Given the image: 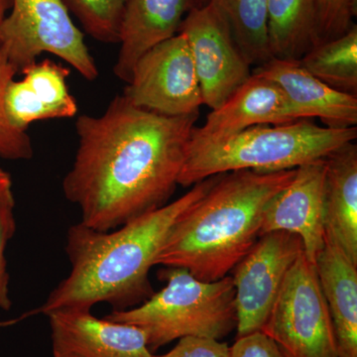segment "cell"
<instances>
[{"label":"cell","mask_w":357,"mask_h":357,"mask_svg":"<svg viewBox=\"0 0 357 357\" xmlns=\"http://www.w3.org/2000/svg\"><path fill=\"white\" fill-rule=\"evenodd\" d=\"M122 96L135 107L166 116L199 114L203 96L185 35L178 32L143 54Z\"/></svg>","instance_id":"obj_8"},{"label":"cell","mask_w":357,"mask_h":357,"mask_svg":"<svg viewBox=\"0 0 357 357\" xmlns=\"http://www.w3.org/2000/svg\"><path fill=\"white\" fill-rule=\"evenodd\" d=\"M326 158L298 167L290 184L267 204L260 229V236L273 231H287L299 236L305 255L312 263H316L326 246Z\"/></svg>","instance_id":"obj_12"},{"label":"cell","mask_w":357,"mask_h":357,"mask_svg":"<svg viewBox=\"0 0 357 357\" xmlns=\"http://www.w3.org/2000/svg\"><path fill=\"white\" fill-rule=\"evenodd\" d=\"M303 69L331 88L357 95V27L312 47L299 60Z\"/></svg>","instance_id":"obj_21"},{"label":"cell","mask_w":357,"mask_h":357,"mask_svg":"<svg viewBox=\"0 0 357 357\" xmlns=\"http://www.w3.org/2000/svg\"><path fill=\"white\" fill-rule=\"evenodd\" d=\"M14 208L15 201L13 188L0 191V309L3 311H9L13 307V301L9 296L10 276L7 270L6 250L17 227Z\"/></svg>","instance_id":"obj_25"},{"label":"cell","mask_w":357,"mask_h":357,"mask_svg":"<svg viewBox=\"0 0 357 357\" xmlns=\"http://www.w3.org/2000/svg\"><path fill=\"white\" fill-rule=\"evenodd\" d=\"M295 174L296 169L222 174L178 220L155 265L183 268L206 282L225 278L258 241L267 204Z\"/></svg>","instance_id":"obj_3"},{"label":"cell","mask_w":357,"mask_h":357,"mask_svg":"<svg viewBox=\"0 0 357 357\" xmlns=\"http://www.w3.org/2000/svg\"><path fill=\"white\" fill-rule=\"evenodd\" d=\"M356 138V126L323 128L310 119L252 126L220 139L191 136L178 185L191 187L213 176L236 171L293 170L326 158Z\"/></svg>","instance_id":"obj_4"},{"label":"cell","mask_w":357,"mask_h":357,"mask_svg":"<svg viewBox=\"0 0 357 357\" xmlns=\"http://www.w3.org/2000/svg\"><path fill=\"white\" fill-rule=\"evenodd\" d=\"M45 316L54 357H154L137 326L98 318L84 307H61Z\"/></svg>","instance_id":"obj_11"},{"label":"cell","mask_w":357,"mask_h":357,"mask_svg":"<svg viewBox=\"0 0 357 357\" xmlns=\"http://www.w3.org/2000/svg\"><path fill=\"white\" fill-rule=\"evenodd\" d=\"M13 188V180L10 174L0 168V191Z\"/></svg>","instance_id":"obj_28"},{"label":"cell","mask_w":357,"mask_h":357,"mask_svg":"<svg viewBox=\"0 0 357 357\" xmlns=\"http://www.w3.org/2000/svg\"><path fill=\"white\" fill-rule=\"evenodd\" d=\"M0 47L18 73L49 53L72 66L86 81L98 77L83 32L63 0H13L0 29Z\"/></svg>","instance_id":"obj_6"},{"label":"cell","mask_w":357,"mask_h":357,"mask_svg":"<svg viewBox=\"0 0 357 357\" xmlns=\"http://www.w3.org/2000/svg\"><path fill=\"white\" fill-rule=\"evenodd\" d=\"M267 28L271 57L299 61L316 46L314 0H268Z\"/></svg>","instance_id":"obj_19"},{"label":"cell","mask_w":357,"mask_h":357,"mask_svg":"<svg viewBox=\"0 0 357 357\" xmlns=\"http://www.w3.org/2000/svg\"><path fill=\"white\" fill-rule=\"evenodd\" d=\"M316 46L338 38L354 26L356 0H314Z\"/></svg>","instance_id":"obj_24"},{"label":"cell","mask_w":357,"mask_h":357,"mask_svg":"<svg viewBox=\"0 0 357 357\" xmlns=\"http://www.w3.org/2000/svg\"><path fill=\"white\" fill-rule=\"evenodd\" d=\"M326 243L357 265V146L351 142L326 157Z\"/></svg>","instance_id":"obj_17"},{"label":"cell","mask_w":357,"mask_h":357,"mask_svg":"<svg viewBox=\"0 0 357 357\" xmlns=\"http://www.w3.org/2000/svg\"><path fill=\"white\" fill-rule=\"evenodd\" d=\"M268 0H208L229 28L249 65L271 59L268 42Z\"/></svg>","instance_id":"obj_20"},{"label":"cell","mask_w":357,"mask_h":357,"mask_svg":"<svg viewBox=\"0 0 357 357\" xmlns=\"http://www.w3.org/2000/svg\"><path fill=\"white\" fill-rule=\"evenodd\" d=\"M304 252L299 236L273 231L259 236L234 269L236 337L261 332L290 268Z\"/></svg>","instance_id":"obj_9"},{"label":"cell","mask_w":357,"mask_h":357,"mask_svg":"<svg viewBox=\"0 0 357 357\" xmlns=\"http://www.w3.org/2000/svg\"><path fill=\"white\" fill-rule=\"evenodd\" d=\"M297 121H301L299 114L280 86L267 77L251 74L220 107L211 110L204 126L194 128L192 136L220 139L252 126Z\"/></svg>","instance_id":"obj_13"},{"label":"cell","mask_w":357,"mask_h":357,"mask_svg":"<svg viewBox=\"0 0 357 357\" xmlns=\"http://www.w3.org/2000/svg\"><path fill=\"white\" fill-rule=\"evenodd\" d=\"M91 38L119 43L126 0H63Z\"/></svg>","instance_id":"obj_22"},{"label":"cell","mask_w":357,"mask_h":357,"mask_svg":"<svg viewBox=\"0 0 357 357\" xmlns=\"http://www.w3.org/2000/svg\"><path fill=\"white\" fill-rule=\"evenodd\" d=\"M198 117L155 114L123 96L102 115L77 117L79 145L62 187L81 223L109 231L168 204Z\"/></svg>","instance_id":"obj_1"},{"label":"cell","mask_w":357,"mask_h":357,"mask_svg":"<svg viewBox=\"0 0 357 357\" xmlns=\"http://www.w3.org/2000/svg\"><path fill=\"white\" fill-rule=\"evenodd\" d=\"M166 285L139 306L112 311L105 318L144 332L152 352L185 337L222 340L236 330V288L231 276L199 280L183 268L158 273Z\"/></svg>","instance_id":"obj_5"},{"label":"cell","mask_w":357,"mask_h":357,"mask_svg":"<svg viewBox=\"0 0 357 357\" xmlns=\"http://www.w3.org/2000/svg\"><path fill=\"white\" fill-rule=\"evenodd\" d=\"M17 74L6 52L0 47V157L13 161L30 160L34 155L31 138L27 131L13 126L7 116L4 105L7 86Z\"/></svg>","instance_id":"obj_23"},{"label":"cell","mask_w":357,"mask_h":357,"mask_svg":"<svg viewBox=\"0 0 357 357\" xmlns=\"http://www.w3.org/2000/svg\"><path fill=\"white\" fill-rule=\"evenodd\" d=\"M178 32L189 43L204 105L218 109L250 77V65L211 3L192 8Z\"/></svg>","instance_id":"obj_10"},{"label":"cell","mask_w":357,"mask_h":357,"mask_svg":"<svg viewBox=\"0 0 357 357\" xmlns=\"http://www.w3.org/2000/svg\"><path fill=\"white\" fill-rule=\"evenodd\" d=\"M222 175L192 185L189 192L162 208L133 218L117 229L100 231L83 223L67 232L69 275L44 304L24 312L18 323L61 307L91 309L107 303L114 311L130 309L153 295L149 272L178 220L204 198Z\"/></svg>","instance_id":"obj_2"},{"label":"cell","mask_w":357,"mask_h":357,"mask_svg":"<svg viewBox=\"0 0 357 357\" xmlns=\"http://www.w3.org/2000/svg\"><path fill=\"white\" fill-rule=\"evenodd\" d=\"M198 0H126L119 31L115 76L128 83L138 59L172 38Z\"/></svg>","instance_id":"obj_16"},{"label":"cell","mask_w":357,"mask_h":357,"mask_svg":"<svg viewBox=\"0 0 357 357\" xmlns=\"http://www.w3.org/2000/svg\"><path fill=\"white\" fill-rule=\"evenodd\" d=\"M331 318L338 357H357V265L326 243L316 263Z\"/></svg>","instance_id":"obj_18"},{"label":"cell","mask_w":357,"mask_h":357,"mask_svg":"<svg viewBox=\"0 0 357 357\" xmlns=\"http://www.w3.org/2000/svg\"><path fill=\"white\" fill-rule=\"evenodd\" d=\"M261 332L289 357H338L316 265L303 252L286 275Z\"/></svg>","instance_id":"obj_7"},{"label":"cell","mask_w":357,"mask_h":357,"mask_svg":"<svg viewBox=\"0 0 357 357\" xmlns=\"http://www.w3.org/2000/svg\"><path fill=\"white\" fill-rule=\"evenodd\" d=\"M252 74L278 84L297 110L300 119L318 117L332 128L357 126V96L331 88L303 69L299 61L271 58L258 66Z\"/></svg>","instance_id":"obj_15"},{"label":"cell","mask_w":357,"mask_h":357,"mask_svg":"<svg viewBox=\"0 0 357 357\" xmlns=\"http://www.w3.org/2000/svg\"><path fill=\"white\" fill-rule=\"evenodd\" d=\"M11 4H13V0H0V29L7 14L10 10Z\"/></svg>","instance_id":"obj_29"},{"label":"cell","mask_w":357,"mask_h":357,"mask_svg":"<svg viewBox=\"0 0 357 357\" xmlns=\"http://www.w3.org/2000/svg\"><path fill=\"white\" fill-rule=\"evenodd\" d=\"M154 357H229V347L220 340L185 337L180 338L170 351Z\"/></svg>","instance_id":"obj_27"},{"label":"cell","mask_w":357,"mask_h":357,"mask_svg":"<svg viewBox=\"0 0 357 357\" xmlns=\"http://www.w3.org/2000/svg\"><path fill=\"white\" fill-rule=\"evenodd\" d=\"M229 357H289L280 345L263 332L236 338Z\"/></svg>","instance_id":"obj_26"},{"label":"cell","mask_w":357,"mask_h":357,"mask_svg":"<svg viewBox=\"0 0 357 357\" xmlns=\"http://www.w3.org/2000/svg\"><path fill=\"white\" fill-rule=\"evenodd\" d=\"M20 73L22 79H13L4 96L7 116L13 126L27 131L33 122L76 116L77 100L67 84L68 68L45 59Z\"/></svg>","instance_id":"obj_14"},{"label":"cell","mask_w":357,"mask_h":357,"mask_svg":"<svg viewBox=\"0 0 357 357\" xmlns=\"http://www.w3.org/2000/svg\"><path fill=\"white\" fill-rule=\"evenodd\" d=\"M208 0H198L199 6H204V4L208 3Z\"/></svg>","instance_id":"obj_30"}]
</instances>
